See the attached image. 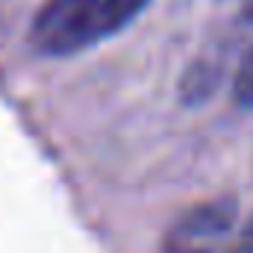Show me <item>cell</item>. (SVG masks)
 Here are the masks:
<instances>
[{"label":"cell","instance_id":"obj_1","mask_svg":"<svg viewBox=\"0 0 253 253\" xmlns=\"http://www.w3.org/2000/svg\"><path fill=\"white\" fill-rule=\"evenodd\" d=\"M150 0H44L30 24V44L44 56H71L124 30Z\"/></svg>","mask_w":253,"mask_h":253},{"label":"cell","instance_id":"obj_2","mask_svg":"<svg viewBox=\"0 0 253 253\" xmlns=\"http://www.w3.org/2000/svg\"><path fill=\"white\" fill-rule=\"evenodd\" d=\"M239 203L233 197H212L189 206L165 233L162 253H230L236 242Z\"/></svg>","mask_w":253,"mask_h":253},{"label":"cell","instance_id":"obj_3","mask_svg":"<svg viewBox=\"0 0 253 253\" xmlns=\"http://www.w3.org/2000/svg\"><path fill=\"white\" fill-rule=\"evenodd\" d=\"M233 94L242 106H253V44L245 50L239 71H236V83H233Z\"/></svg>","mask_w":253,"mask_h":253},{"label":"cell","instance_id":"obj_4","mask_svg":"<svg viewBox=\"0 0 253 253\" xmlns=\"http://www.w3.org/2000/svg\"><path fill=\"white\" fill-rule=\"evenodd\" d=\"M230 253H253V215L248 218V224L239 230V236H236Z\"/></svg>","mask_w":253,"mask_h":253}]
</instances>
